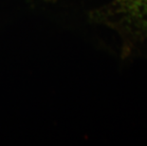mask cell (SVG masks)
<instances>
[{
  "label": "cell",
  "mask_w": 147,
  "mask_h": 146,
  "mask_svg": "<svg viewBox=\"0 0 147 146\" xmlns=\"http://www.w3.org/2000/svg\"><path fill=\"white\" fill-rule=\"evenodd\" d=\"M98 14L121 34L124 56L147 59V0H114Z\"/></svg>",
  "instance_id": "6da1fadb"
}]
</instances>
